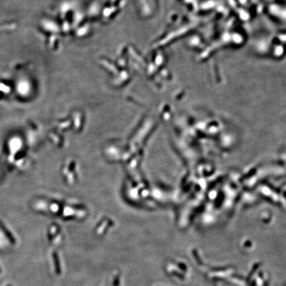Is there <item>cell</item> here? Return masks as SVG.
I'll return each instance as SVG.
<instances>
[{
	"label": "cell",
	"mask_w": 286,
	"mask_h": 286,
	"mask_svg": "<svg viewBox=\"0 0 286 286\" xmlns=\"http://www.w3.org/2000/svg\"><path fill=\"white\" fill-rule=\"evenodd\" d=\"M118 285H119V277H117V278L115 279L114 283H113V285H114V286H118Z\"/></svg>",
	"instance_id": "obj_1"
}]
</instances>
